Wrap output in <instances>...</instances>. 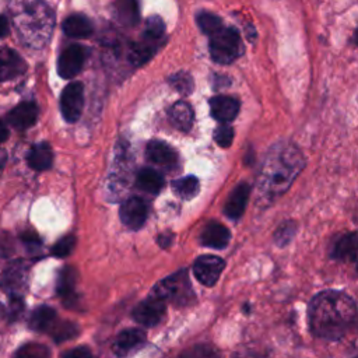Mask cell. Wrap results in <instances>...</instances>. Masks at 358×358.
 I'll return each mask as SVG.
<instances>
[{"instance_id":"cell-22","label":"cell","mask_w":358,"mask_h":358,"mask_svg":"<svg viewBox=\"0 0 358 358\" xmlns=\"http://www.w3.org/2000/svg\"><path fill=\"white\" fill-rule=\"evenodd\" d=\"M28 165L35 169V171H45L50 168L52 161H53V154L52 148L49 147L48 143H39L34 145L27 157Z\"/></svg>"},{"instance_id":"cell-5","label":"cell","mask_w":358,"mask_h":358,"mask_svg":"<svg viewBox=\"0 0 358 358\" xmlns=\"http://www.w3.org/2000/svg\"><path fill=\"white\" fill-rule=\"evenodd\" d=\"M27 278H28V268L22 262H13L10 263L0 280V288L11 298H21L27 288Z\"/></svg>"},{"instance_id":"cell-26","label":"cell","mask_w":358,"mask_h":358,"mask_svg":"<svg viewBox=\"0 0 358 358\" xmlns=\"http://www.w3.org/2000/svg\"><path fill=\"white\" fill-rule=\"evenodd\" d=\"M76 280H77V274L74 267H69V266L64 267L57 281V294L63 299L66 301L73 299V295L76 291Z\"/></svg>"},{"instance_id":"cell-10","label":"cell","mask_w":358,"mask_h":358,"mask_svg":"<svg viewBox=\"0 0 358 358\" xmlns=\"http://www.w3.org/2000/svg\"><path fill=\"white\" fill-rule=\"evenodd\" d=\"M147 204L138 197H130L120 206V220L130 229H138L147 220Z\"/></svg>"},{"instance_id":"cell-12","label":"cell","mask_w":358,"mask_h":358,"mask_svg":"<svg viewBox=\"0 0 358 358\" xmlns=\"http://www.w3.org/2000/svg\"><path fill=\"white\" fill-rule=\"evenodd\" d=\"M250 194V186L246 182H241L234 187L231 194L227 199V203L224 206V213L231 220H238L246 207L248 199Z\"/></svg>"},{"instance_id":"cell-21","label":"cell","mask_w":358,"mask_h":358,"mask_svg":"<svg viewBox=\"0 0 358 358\" xmlns=\"http://www.w3.org/2000/svg\"><path fill=\"white\" fill-rule=\"evenodd\" d=\"M91 21L81 14H73L63 22V31L70 38H85L92 34Z\"/></svg>"},{"instance_id":"cell-16","label":"cell","mask_w":358,"mask_h":358,"mask_svg":"<svg viewBox=\"0 0 358 358\" xmlns=\"http://www.w3.org/2000/svg\"><path fill=\"white\" fill-rule=\"evenodd\" d=\"M25 70V63L18 53L8 48H0V81L11 80Z\"/></svg>"},{"instance_id":"cell-28","label":"cell","mask_w":358,"mask_h":358,"mask_svg":"<svg viewBox=\"0 0 358 358\" xmlns=\"http://www.w3.org/2000/svg\"><path fill=\"white\" fill-rule=\"evenodd\" d=\"M196 20H197V25L200 27V29L210 36L215 35L217 32H220L224 28L221 18L213 13H207V11L199 13Z\"/></svg>"},{"instance_id":"cell-9","label":"cell","mask_w":358,"mask_h":358,"mask_svg":"<svg viewBox=\"0 0 358 358\" xmlns=\"http://www.w3.org/2000/svg\"><path fill=\"white\" fill-rule=\"evenodd\" d=\"M87 49L81 45L67 46L57 62V71L62 78H71L80 73L84 66Z\"/></svg>"},{"instance_id":"cell-25","label":"cell","mask_w":358,"mask_h":358,"mask_svg":"<svg viewBox=\"0 0 358 358\" xmlns=\"http://www.w3.org/2000/svg\"><path fill=\"white\" fill-rule=\"evenodd\" d=\"M158 42L150 41L147 38L143 36V41L134 43L129 52V59L134 66H140L144 64L147 60L151 59V56L154 55L155 49H157Z\"/></svg>"},{"instance_id":"cell-43","label":"cell","mask_w":358,"mask_h":358,"mask_svg":"<svg viewBox=\"0 0 358 358\" xmlns=\"http://www.w3.org/2000/svg\"><path fill=\"white\" fill-rule=\"evenodd\" d=\"M357 358H358V357H357Z\"/></svg>"},{"instance_id":"cell-34","label":"cell","mask_w":358,"mask_h":358,"mask_svg":"<svg viewBox=\"0 0 358 358\" xmlns=\"http://www.w3.org/2000/svg\"><path fill=\"white\" fill-rule=\"evenodd\" d=\"M171 84L183 95H189L193 91V78L186 71H179L175 76H172Z\"/></svg>"},{"instance_id":"cell-24","label":"cell","mask_w":358,"mask_h":358,"mask_svg":"<svg viewBox=\"0 0 358 358\" xmlns=\"http://www.w3.org/2000/svg\"><path fill=\"white\" fill-rule=\"evenodd\" d=\"M136 185L145 193L157 194L164 186V178L161 173L151 168H143L136 178Z\"/></svg>"},{"instance_id":"cell-17","label":"cell","mask_w":358,"mask_h":358,"mask_svg":"<svg viewBox=\"0 0 358 358\" xmlns=\"http://www.w3.org/2000/svg\"><path fill=\"white\" fill-rule=\"evenodd\" d=\"M145 340L144 331L140 329H126L117 334L113 343V352L117 357H126L133 350L140 347Z\"/></svg>"},{"instance_id":"cell-41","label":"cell","mask_w":358,"mask_h":358,"mask_svg":"<svg viewBox=\"0 0 358 358\" xmlns=\"http://www.w3.org/2000/svg\"><path fill=\"white\" fill-rule=\"evenodd\" d=\"M354 41H355V43L358 45V27H357V29H355V32H354Z\"/></svg>"},{"instance_id":"cell-15","label":"cell","mask_w":358,"mask_h":358,"mask_svg":"<svg viewBox=\"0 0 358 358\" xmlns=\"http://www.w3.org/2000/svg\"><path fill=\"white\" fill-rule=\"evenodd\" d=\"M231 239V234L228 228L220 222L211 221L208 222L200 235L201 245L213 249H224Z\"/></svg>"},{"instance_id":"cell-11","label":"cell","mask_w":358,"mask_h":358,"mask_svg":"<svg viewBox=\"0 0 358 358\" xmlns=\"http://www.w3.org/2000/svg\"><path fill=\"white\" fill-rule=\"evenodd\" d=\"M330 256L336 260L358 263V234H344L336 239Z\"/></svg>"},{"instance_id":"cell-14","label":"cell","mask_w":358,"mask_h":358,"mask_svg":"<svg viewBox=\"0 0 358 358\" xmlns=\"http://www.w3.org/2000/svg\"><path fill=\"white\" fill-rule=\"evenodd\" d=\"M38 117V108L34 102H22L13 108L7 115V122L17 130L31 127Z\"/></svg>"},{"instance_id":"cell-31","label":"cell","mask_w":358,"mask_h":358,"mask_svg":"<svg viewBox=\"0 0 358 358\" xmlns=\"http://www.w3.org/2000/svg\"><path fill=\"white\" fill-rule=\"evenodd\" d=\"M164 31H165L164 21L158 15H152L145 22L144 38H147L150 41H154V42H159L161 36L164 35Z\"/></svg>"},{"instance_id":"cell-42","label":"cell","mask_w":358,"mask_h":358,"mask_svg":"<svg viewBox=\"0 0 358 358\" xmlns=\"http://www.w3.org/2000/svg\"><path fill=\"white\" fill-rule=\"evenodd\" d=\"M252 358H266V357H252Z\"/></svg>"},{"instance_id":"cell-13","label":"cell","mask_w":358,"mask_h":358,"mask_svg":"<svg viewBox=\"0 0 358 358\" xmlns=\"http://www.w3.org/2000/svg\"><path fill=\"white\" fill-rule=\"evenodd\" d=\"M210 110L214 119L221 123H228L234 120L239 112V102L227 95H217L210 99Z\"/></svg>"},{"instance_id":"cell-33","label":"cell","mask_w":358,"mask_h":358,"mask_svg":"<svg viewBox=\"0 0 358 358\" xmlns=\"http://www.w3.org/2000/svg\"><path fill=\"white\" fill-rule=\"evenodd\" d=\"M295 231H296V225H295L294 221H285V222H282V224L277 228V231H275V234H274V242H275L278 246H281V248L285 246V245H288V243L291 242V239L294 238Z\"/></svg>"},{"instance_id":"cell-32","label":"cell","mask_w":358,"mask_h":358,"mask_svg":"<svg viewBox=\"0 0 358 358\" xmlns=\"http://www.w3.org/2000/svg\"><path fill=\"white\" fill-rule=\"evenodd\" d=\"M176 358H220V355L213 347L206 344H199L185 350Z\"/></svg>"},{"instance_id":"cell-39","label":"cell","mask_w":358,"mask_h":358,"mask_svg":"<svg viewBox=\"0 0 358 358\" xmlns=\"http://www.w3.org/2000/svg\"><path fill=\"white\" fill-rule=\"evenodd\" d=\"M7 137H8V129H7V126L0 120V143L4 141V140H7Z\"/></svg>"},{"instance_id":"cell-37","label":"cell","mask_w":358,"mask_h":358,"mask_svg":"<svg viewBox=\"0 0 358 358\" xmlns=\"http://www.w3.org/2000/svg\"><path fill=\"white\" fill-rule=\"evenodd\" d=\"M60 358H92V355H91V351L87 347L80 345V347H76L73 350L66 351L64 354H62Z\"/></svg>"},{"instance_id":"cell-4","label":"cell","mask_w":358,"mask_h":358,"mask_svg":"<svg viewBox=\"0 0 358 358\" xmlns=\"http://www.w3.org/2000/svg\"><path fill=\"white\" fill-rule=\"evenodd\" d=\"M243 52L241 36L234 28H222L211 36L210 55L211 59L220 64H229L238 59Z\"/></svg>"},{"instance_id":"cell-18","label":"cell","mask_w":358,"mask_h":358,"mask_svg":"<svg viewBox=\"0 0 358 358\" xmlns=\"http://www.w3.org/2000/svg\"><path fill=\"white\" fill-rule=\"evenodd\" d=\"M147 158L161 166H172L176 162V152L166 143L152 140L147 145Z\"/></svg>"},{"instance_id":"cell-27","label":"cell","mask_w":358,"mask_h":358,"mask_svg":"<svg viewBox=\"0 0 358 358\" xmlns=\"http://www.w3.org/2000/svg\"><path fill=\"white\" fill-rule=\"evenodd\" d=\"M172 187L182 199H192L199 192V180L194 176H185L172 182Z\"/></svg>"},{"instance_id":"cell-29","label":"cell","mask_w":358,"mask_h":358,"mask_svg":"<svg viewBox=\"0 0 358 358\" xmlns=\"http://www.w3.org/2000/svg\"><path fill=\"white\" fill-rule=\"evenodd\" d=\"M49 333L52 334L55 341L62 343V341L76 337V334L78 333V329H77L76 323L69 322V320H62V322H55V324L52 326Z\"/></svg>"},{"instance_id":"cell-38","label":"cell","mask_w":358,"mask_h":358,"mask_svg":"<svg viewBox=\"0 0 358 358\" xmlns=\"http://www.w3.org/2000/svg\"><path fill=\"white\" fill-rule=\"evenodd\" d=\"M10 32V27H8V21L4 15H0V38L7 36Z\"/></svg>"},{"instance_id":"cell-19","label":"cell","mask_w":358,"mask_h":358,"mask_svg":"<svg viewBox=\"0 0 358 358\" xmlns=\"http://www.w3.org/2000/svg\"><path fill=\"white\" fill-rule=\"evenodd\" d=\"M113 14L120 24L126 27H134L140 18L137 0H115Z\"/></svg>"},{"instance_id":"cell-30","label":"cell","mask_w":358,"mask_h":358,"mask_svg":"<svg viewBox=\"0 0 358 358\" xmlns=\"http://www.w3.org/2000/svg\"><path fill=\"white\" fill-rule=\"evenodd\" d=\"M13 358H50V351L39 343H28L20 347Z\"/></svg>"},{"instance_id":"cell-20","label":"cell","mask_w":358,"mask_h":358,"mask_svg":"<svg viewBox=\"0 0 358 358\" xmlns=\"http://www.w3.org/2000/svg\"><path fill=\"white\" fill-rule=\"evenodd\" d=\"M168 116L171 123L182 131H187L193 124V109L187 102L179 101L173 103L168 110Z\"/></svg>"},{"instance_id":"cell-1","label":"cell","mask_w":358,"mask_h":358,"mask_svg":"<svg viewBox=\"0 0 358 358\" xmlns=\"http://www.w3.org/2000/svg\"><path fill=\"white\" fill-rule=\"evenodd\" d=\"M308 317L313 334L327 340H337L355 323L357 306L341 291H323L310 301Z\"/></svg>"},{"instance_id":"cell-8","label":"cell","mask_w":358,"mask_h":358,"mask_svg":"<svg viewBox=\"0 0 358 358\" xmlns=\"http://www.w3.org/2000/svg\"><path fill=\"white\" fill-rule=\"evenodd\" d=\"M225 267V262L213 255H203L196 259L193 264V271L196 278L206 287H213L220 278L222 270Z\"/></svg>"},{"instance_id":"cell-23","label":"cell","mask_w":358,"mask_h":358,"mask_svg":"<svg viewBox=\"0 0 358 358\" xmlns=\"http://www.w3.org/2000/svg\"><path fill=\"white\" fill-rule=\"evenodd\" d=\"M55 322H56L55 309H52L49 306H39L31 313L28 326H29V329H32L35 331H48L49 333V330L52 329Z\"/></svg>"},{"instance_id":"cell-36","label":"cell","mask_w":358,"mask_h":358,"mask_svg":"<svg viewBox=\"0 0 358 358\" xmlns=\"http://www.w3.org/2000/svg\"><path fill=\"white\" fill-rule=\"evenodd\" d=\"M74 245H76V238L73 235H67L55 243L52 249V255L57 257H64L71 253Z\"/></svg>"},{"instance_id":"cell-40","label":"cell","mask_w":358,"mask_h":358,"mask_svg":"<svg viewBox=\"0 0 358 358\" xmlns=\"http://www.w3.org/2000/svg\"><path fill=\"white\" fill-rule=\"evenodd\" d=\"M6 159H7L6 152L3 150H0V173H1V171L4 168V165H6Z\"/></svg>"},{"instance_id":"cell-35","label":"cell","mask_w":358,"mask_h":358,"mask_svg":"<svg viewBox=\"0 0 358 358\" xmlns=\"http://www.w3.org/2000/svg\"><path fill=\"white\" fill-rule=\"evenodd\" d=\"M232 138H234V130L231 126L225 123L218 126L214 131V140L220 147H224V148L229 147L232 143Z\"/></svg>"},{"instance_id":"cell-2","label":"cell","mask_w":358,"mask_h":358,"mask_svg":"<svg viewBox=\"0 0 358 358\" xmlns=\"http://www.w3.org/2000/svg\"><path fill=\"white\" fill-rule=\"evenodd\" d=\"M305 166V159L299 148L292 143L278 141L275 143L263 159V165L259 173V187L267 199L281 196L299 172Z\"/></svg>"},{"instance_id":"cell-7","label":"cell","mask_w":358,"mask_h":358,"mask_svg":"<svg viewBox=\"0 0 358 358\" xmlns=\"http://www.w3.org/2000/svg\"><path fill=\"white\" fill-rule=\"evenodd\" d=\"M165 313V301L157 294H151L148 298L141 301L133 310V317L137 323L151 327L161 322Z\"/></svg>"},{"instance_id":"cell-3","label":"cell","mask_w":358,"mask_h":358,"mask_svg":"<svg viewBox=\"0 0 358 358\" xmlns=\"http://www.w3.org/2000/svg\"><path fill=\"white\" fill-rule=\"evenodd\" d=\"M164 301H172L176 305H189L194 301V294L186 270H180L161 280L152 289Z\"/></svg>"},{"instance_id":"cell-6","label":"cell","mask_w":358,"mask_h":358,"mask_svg":"<svg viewBox=\"0 0 358 358\" xmlns=\"http://www.w3.org/2000/svg\"><path fill=\"white\" fill-rule=\"evenodd\" d=\"M84 106V88L78 81L70 83L64 87L60 96V110L63 117L73 123L77 122L81 116Z\"/></svg>"}]
</instances>
